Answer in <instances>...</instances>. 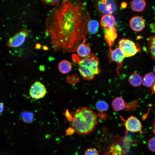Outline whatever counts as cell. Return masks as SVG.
<instances>
[{"label": "cell", "mask_w": 155, "mask_h": 155, "mask_svg": "<svg viewBox=\"0 0 155 155\" xmlns=\"http://www.w3.org/2000/svg\"><path fill=\"white\" fill-rule=\"evenodd\" d=\"M90 13L80 0H63L50 11L45 21L46 34L54 51L64 53L76 51L85 42Z\"/></svg>", "instance_id": "obj_1"}, {"label": "cell", "mask_w": 155, "mask_h": 155, "mask_svg": "<svg viewBox=\"0 0 155 155\" xmlns=\"http://www.w3.org/2000/svg\"><path fill=\"white\" fill-rule=\"evenodd\" d=\"M71 114L72 119L70 121V124L75 132L79 135L91 133L98 123L97 115L89 108L80 107Z\"/></svg>", "instance_id": "obj_2"}, {"label": "cell", "mask_w": 155, "mask_h": 155, "mask_svg": "<svg viewBox=\"0 0 155 155\" xmlns=\"http://www.w3.org/2000/svg\"><path fill=\"white\" fill-rule=\"evenodd\" d=\"M77 64L79 73L85 80H93L100 72L98 59L93 53H91L84 57H80Z\"/></svg>", "instance_id": "obj_3"}, {"label": "cell", "mask_w": 155, "mask_h": 155, "mask_svg": "<svg viewBox=\"0 0 155 155\" xmlns=\"http://www.w3.org/2000/svg\"><path fill=\"white\" fill-rule=\"evenodd\" d=\"M94 6L100 15L111 14L118 9L117 0H95Z\"/></svg>", "instance_id": "obj_4"}, {"label": "cell", "mask_w": 155, "mask_h": 155, "mask_svg": "<svg viewBox=\"0 0 155 155\" xmlns=\"http://www.w3.org/2000/svg\"><path fill=\"white\" fill-rule=\"evenodd\" d=\"M118 46L126 57L134 56L140 50L133 41L127 39L120 40L118 42Z\"/></svg>", "instance_id": "obj_5"}, {"label": "cell", "mask_w": 155, "mask_h": 155, "mask_svg": "<svg viewBox=\"0 0 155 155\" xmlns=\"http://www.w3.org/2000/svg\"><path fill=\"white\" fill-rule=\"evenodd\" d=\"M46 93L45 86L39 81H36L34 83L29 90L30 96L35 99H39L43 98Z\"/></svg>", "instance_id": "obj_6"}, {"label": "cell", "mask_w": 155, "mask_h": 155, "mask_svg": "<svg viewBox=\"0 0 155 155\" xmlns=\"http://www.w3.org/2000/svg\"><path fill=\"white\" fill-rule=\"evenodd\" d=\"M28 33L26 29L23 30L11 37L8 41V46L12 48L20 46L24 42Z\"/></svg>", "instance_id": "obj_7"}, {"label": "cell", "mask_w": 155, "mask_h": 155, "mask_svg": "<svg viewBox=\"0 0 155 155\" xmlns=\"http://www.w3.org/2000/svg\"><path fill=\"white\" fill-rule=\"evenodd\" d=\"M125 125L128 131L136 132H139L142 133V126L140 121L136 117L131 116L125 121Z\"/></svg>", "instance_id": "obj_8"}, {"label": "cell", "mask_w": 155, "mask_h": 155, "mask_svg": "<svg viewBox=\"0 0 155 155\" xmlns=\"http://www.w3.org/2000/svg\"><path fill=\"white\" fill-rule=\"evenodd\" d=\"M111 59L116 62L117 64V72L119 73V69L123 68V62L125 57L123 52L118 47L112 50L110 54Z\"/></svg>", "instance_id": "obj_9"}, {"label": "cell", "mask_w": 155, "mask_h": 155, "mask_svg": "<svg viewBox=\"0 0 155 155\" xmlns=\"http://www.w3.org/2000/svg\"><path fill=\"white\" fill-rule=\"evenodd\" d=\"M117 37V34L116 26L105 30L104 38L109 47L110 54L112 51V47L113 46L115 41Z\"/></svg>", "instance_id": "obj_10"}, {"label": "cell", "mask_w": 155, "mask_h": 155, "mask_svg": "<svg viewBox=\"0 0 155 155\" xmlns=\"http://www.w3.org/2000/svg\"><path fill=\"white\" fill-rule=\"evenodd\" d=\"M129 25L133 30L140 32L142 31L144 28L145 22L144 19L141 17L135 16L130 19Z\"/></svg>", "instance_id": "obj_11"}, {"label": "cell", "mask_w": 155, "mask_h": 155, "mask_svg": "<svg viewBox=\"0 0 155 155\" xmlns=\"http://www.w3.org/2000/svg\"><path fill=\"white\" fill-rule=\"evenodd\" d=\"M115 19L111 14L104 15L101 18L100 24L105 30L115 27Z\"/></svg>", "instance_id": "obj_12"}, {"label": "cell", "mask_w": 155, "mask_h": 155, "mask_svg": "<svg viewBox=\"0 0 155 155\" xmlns=\"http://www.w3.org/2000/svg\"><path fill=\"white\" fill-rule=\"evenodd\" d=\"M76 51L78 55L80 57H84L87 56L91 53L90 44H86L84 42L81 43L78 47Z\"/></svg>", "instance_id": "obj_13"}, {"label": "cell", "mask_w": 155, "mask_h": 155, "mask_svg": "<svg viewBox=\"0 0 155 155\" xmlns=\"http://www.w3.org/2000/svg\"><path fill=\"white\" fill-rule=\"evenodd\" d=\"M130 5L133 11L140 12L145 9L146 3L145 0H132L130 2Z\"/></svg>", "instance_id": "obj_14"}, {"label": "cell", "mask_w": 155, "mask_h": 155, "mask_svg": "<svg viewBox=\"0 0 155 155\" xmlns=\"http://www.w3.org/2000/svg\"><path fill=\"white\" fill-rule=\"evenodd\" d=\"M126 104L124 99L119 97H115L112 101V106L116 111L122 110L126 107Z\"/></svg>", "instance_id": "obj_15"}, {"label": "cell", "mask_w": 155, "mask_h": 155, "mask_svg": "<svg viewBox=\"0 0 155 155\" xmlns=\"http://www.w3.org/2000/svg\"><path fill=\"white\" fill-rule=\"evenodd\" d=\"M129 84L134 87H138L142 84V77L137 73H133L130 74L128 78Z\"/></svg>", "instance_id": "obj_16"}, {"label": "cell", "mask_w": 155, "mask_h": 155, "mask_svg": "<svg viewBox=\"0 0 155 155\" xmlns=\"http://www.w3.org/2000/svg\"><path fill=\"white\" fill-rule=\"evenodd\" d=\"M59 71L63 74H67L71 70L72 65L71 63L66 60H63L58 64Z\"/></svg>", "instance_id": "obj_17"}, {"label": "cell", "mask_w": 155, "mask_h": 155, "mask_svg": "<svg viewBox=\"0 0 155 155\" xmlns=\"http://www.w3.org/2000/svg\"><path fill=\"white\" fill-rule=\"evenodd\" d=\"M155 81V76L154 73L150 72L146 74L143 79V85L147 87H151Z\"/></svg>", "instance_id": "obj_18"}, {"label": "cell", "mask_w": 155, "mask_h": 155, "mask_svg": "<svg viewBox=\"0 0 155 155\" xmlns=\"http://www.w3.org/2000/svg\"><path fill=\"white\" fill-rule=\"evenodd\" d=\"M148 50L150 56L155 61V36H151L147 39Z\"/></svg>", "instance_id": "obj_19"}, {"label": "cell", "mask_w": 155, "mask_h": 155, "mask_svg": "<svg viewBox=\"0 0 155 155\" xmlns=\"http://www.w3.org/2000/svg\"><path fill=\"white\" fill-rule=\"evenodd\" d=\"M99 27V23L98 21L94 20H90L87 24L88 32L94 34L98 31Z\"/></svg>", "instance_id": "obj_20"}, {"label": "cell", "mask_w": 155, "mask_h": 155, "mask_svg": "<svg viewBox=\"0 0 155 155\" xmlns=\"http://www.w3.org/2000/svg\"><path fill=\"white\" fill-rule=\"evenodd\" d=\"M108 107L107 103L103 100H99L96 104V107L97 110L101 112L106 111L108 109Z\"/></svg>", "instance_id": "obj_21"}, {"label": "cell", "mask_w": 155, "mask_h": 155, "mask_svg": "<svg viewBox=\"0 0 155 155\" xmlns=\"http://www.w3.org/2000/svg\"><path fill=\"white\" fill-rule=\"evenodd\" d=\"M22 116V119L25 122L31 123L33 121V115L31 113L24 112Z\"/></svg>", "instance_id": "obj_22"}, {"label": "cell", "mask_w": 155, "mask_h": 155, "mask_svg": "<svg viewBox=\"0 0 155 155\" xmlns=\"http://www.w3.org/2000/svg\"><path fill=\"white\" fill-rule=\"evenodd\" d=\"M42 3L45 5L58 6L60 4V0H40Z\"/></svg>", "instance_id": "obj_23"}, {"label": "cell", "mask_w": 155, "mask_h": 155, "mask_svg": "<svg viewBox=\"0 0 155 155\" xmlns=\"http://www.w3.org/2000/svg\"><path fill=\"white\" fill-rule=\"evenodd\" d=\"M148 146L150 150L155 152V137H152L149 140Z\"/></svg>", "instance_id": "obj_24"}, {"label": "cell", "mask_w": 155, "mask_h": 155, "mask_svg": "<svg viewBox=\"0 0 155 155\" xmlns=\"http://www.w3.org/2000/svg\"><path fill=\"white\" fill-rule=\"evenodd\" d=\"M84 155H99V154L96 149L92 148H90L86 150Z\"/></svg>", "instance_id": "obj_25"}, {"label": "cell", "mask_w": 155, "mask_h": 155, "mask_svg": "<svg viewBox=\"0 0 155 155\" xmlns=\"http://www.w3.org/2000/svg\"><path fill=\"white\" fill-rule=\"evenodd\" d=\"M65 132L66 135H70L73 134L75 131L74 129L71 127L67 128Z\"/></svg>", "instance_id": "obj_26"}, {"label": "cell", "mask_w": 155, "mask_h": 155, "mask_svg": "<svg viewBox=\"0 0 155 155\" xmlns=\"http://www.w3.org/2000/svg\"><path fill=\"white\" fill-rule=\"evenodd\" d=\"M65 115L66 118L70 121L72 119V115L70 113L68 110H67L65 113Z\"/></svg>", "instance_id": "obj_27"}, {"label": "cell", "mask_w": 155, "mask_h": 155, "mask_svg": "<svg viewBox=\"0 0 155 155\" xmlns=\"http://www.w3.org/2000/svg\"><path fill=\"white\" fill-rule=\"evenodd\" d=\"M127 3L125 1L122 2L121 4V7L123 9H125L127 6Z\"/></svg>", "instance_id": "obj_28"}, {"label": "cell", "mask_w": 155, "mask_h": 155, "mask_svg": "<svg viewBox=\"0 0 155 155\" xmlns=\"http://www.w3.org/2000/svg\"><path fill=\"white\" fill-rule=\"evenodd\" d=\"M151 90L152 94H155V81L153 85L151 87Z\"/></svg>", "instance_id": "obj_29"}, {"label": "cell", "mask_w": 155, "mask_h": 155, "mask_svg": "<svg viewBox=\"0 0 155 155\" xmlns=\"http://www.w3.org/2000/svg\"><path fill=\"white\" fill-rule=\"evenodd\" d=\"M4 105L1 102H0V115L2 113L3 111Z\"/></svg>", "instance_id": "obj_30"}, {"label": "cell", "mask_w": 155, "mask_h": 155, "mask_svg": "<svg viewBox=\"0 0 155 155\" xmlns=\"http://www.w3.org/2000/svg\"><path fill=\"white\" fill-rule=\"evenodd\" d=\"M152 131L154 133L155 135V117L154 119L153 123V127L152 128Z\"/></svg>", "instance_id": "obj_31"}, {"label": "cell", "mask_w": 155, "mask_h": 155, "mask_svg": "<svg viewBox=\"0 0 155 155\" xmlns=\"http://www.w3.org/2000/svg\"><path fill=\"white\" fill-rule=\"evenodd\" d=\"M40 47H41L40 45L39 44H36L35 48L36 49H39L40 48Z\"/></svg>", "instance_id": "obj_32"}, {"label": "cell", "mask_w": 155, "mask_h": 155, "mask_svg": "<svg viewBox=\"0 0 155 155\" xmlns=\"http://www.w3.org/2000/svg\"><path fill=\"white\" fill-rule=\"evenodd\" d=\"M43 48L44 50H47L48 49V47L45 45H44L43 46Z\"/></svg>", "instance_id": "obj_33"}, {"label": "cell", "mask_w": 155, "mask_h": 155, "mask_svg": "<svg viewBox=\"0 0 155 155\" xmlns=\"http://www.w3.org/2000/svg\"><path fill=\"white\" fill-rule=\"evenodd\" d=\"M153 71L155 73V65L154 66L153 68Z\"/></svg>", "instance_id": "obj_34"}]
</instances>
